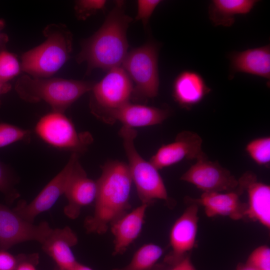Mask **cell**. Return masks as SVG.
<instances>
[{"mask_svg":"<svg viewBox=\"0 0 270 270\" xmlns=\"http://www.w3.org/2000/svg\"><path fill=\"white\" fill-rule=\"evenodd\" d=\"M171 266L166 270H196L188 256H185L178 262L170 264ZM150 270H160L156 264Z\"/></svg>","mask_w":270,"mask_h":270,"instance_id":"d6a6232c","label":"cell"},{"mask_svg":"<svg viewBox=\"0 0 270 270\" xmlns=\"http://www.w3.org/2000/svg\"><path fill=\"white\" fill-rule=\"evenodd\" d=\"M54 270H60L57 266H56Z\"/></svg>","mask_w":270,"mask_h":270,"instance_id":"74e56055","label":"cell"},{"mask_svg":"<svg viewBox=\"0 0 270 270\" xmlns=\"http://www.w3.org/2000/svg\"><path fill=\"white\" fill-rule=\"evenodd\" d=\"M34 131L50 146L80 155L92 142L88 132H78L72 120L64 112H58L52 110L43 116L36 123Z\"/></svg>","mask_w":270,"mask_h":270,"instance_id":"52a82bcc","label":"cell"},{"mask_svg":"<svg viewBox=\"0 0 270 270\" xmlns=\"http://www.w3.org/2000/svg\"><path fill=\"white\" fill-rule=\"evenodd\" d=\"M247 266L256 270L270 269V248L262 246L256 248L249 256Z\"/></svg>","mask_w":270,"mask_h":270,"instance_id":"83f0119b","label":"cell"},{"mask_svg":"<svg viewBox=\"0 0 270 270\" xmlns=\"http://www.w3.org/2000/svg\"><path fill=\"white\" fill-rule=\"evenodd\" d=\"M270 270V269H269V270Z\"/></svg>","mask_w":270,"mask_h":270,"instance_id":"f35d334b","label":"cell"},{"mask_svg":"<svg viewBox=\"0 0 270 270\" xmlns=\"http://www.w3.org/2000/svg\"><path fill=\"white\" fill-rule=\"evenodd\" d=\"M196 160L180 177V180L190 183L204 192H228L236 190L238 180L218 162L204 156Z\"/></svg>","mask_w":270,"mask_h":270,"instance_id":"30bf717a","label":"cell"},{"mask_svg":"<svg viewBox=\"0 0 270 270\" xmlns=\"http://www.w3.org/2000/svg\"><path fill=\"white\" fill-rule=\"evenodd\" d=\"M11 87V85L8 82H4L0 80V96L9 92Z\"/></svg>","mask_w":270,"mask_h":270,"instance_id":"e575fe53","label":"cell"},{"mask_svg":"<svg viewBox=\"0 0 270 270\" xmlns=\"http://www.w3.org/2000/svg\"><path fill=\"white\" fill-rule=\"evenodd\" d=\"M96 182L94 212L86 218L84 227L88 233L102 234L130 208L132 180L128 164L118 160L108 162L102 166Z\"/></svg>","mask_w":270,"mask_h":270,"instance_id":"6da1fadb","label":"cell"},{"mask_svg":"<svg viewBox=\"0 0 270 270\" xmlns=\"http://www.w3.org/2000/svg\"><path fill=\"white\" fill-rule=\"evenodd\" d=\"M243 190L238 184L234 191L226 193L204 192L199 198H188V200L192 203L202 206L208 217L222 216L238 220L246 216L247 204L242 203L239 198Z\"/></svg>","mask_w":270,"mask_h":270,"instance_id":"2e32d148","label":"cell"},{"mask_svg":"<svg viewBox=\"0 0 270 270\" xmlns=\"http://www.w3.org/2000/svg\"><path fill=\"white\" fill-rule=\"evenodd\" d=\"M119 134L128 158L132 182L142 204L149 206L156 200L168 202V192L158 170L142 158L136 150L134 142L137 132L134 128L122 126Z\"/></svg>","mask_w":270,"mask_h":270,"instance_id":"5b68a950","label":"cell"},{"mask_svg":"<svg viewBox=\"0 0 270 270\" xmlns=\"http://www.w3.org/2000/svg\"><path fill=\"white\" fill-rule=\"evenodd\" d=\"M169 114L166 109L129 102L117 108L102 111L95 116L106 122L119 121L122 126L134 128L161 124Z\"/></svg>","mask_w":270,"mask_h":270,"instance_id":"4fadbf2b","label":"cell"},{"mask_svg":"<svg viewBox=\"0 0 270 270\" xmlns=\"http://www.w3.org/2000/svg\"><path fill=\"white\" fill-rule=\"evenodd\" d=\"M97 191L96 180L88 178L80 164L79 158L75 162L64 192L68 204L64 208L69 218H78L84 206L94 202Z\"/></svg>","mask_w":270,"mask_h":270,"instance_id":"5bb4252c","label":"cell"},{"mask_svg":"<svg viewBox=\"0 0 270 270\" xmlns=\"http://www.w3.org/2000/svg\"><path fill=\"white\" fill-rule=\"evenodd\" d=\"M20 260V254L14 256L6 250H0V270H15Z\"/></svg>","mask_w":270,"mask_h":270,"instance_id":"4dcf8cb0","label":"cell"},{"mask_svg":"<svg viewBox=\"0 0 270 270\" xmlns=\"http://www.w3.org/2000/svg\"><path fill=\"white\" fill-rule=\"evenodd\" d=\"M106 2L104 0H80L75 2L74 10L79 20H84L102 10Z\"/></svg>","mask_w":270,"mask_h":270,"instance_id":"f1b7e54d","label":"cell"},{"mask_svg":"<svg viewBox=\"0 0 270 270\" xmlns=\"http://www.w3.org/2000/svg\"><path fill=\"white\" fill-rule=\"evenodd\" d=\"M78 242L76 234L70 227L52 228L42 244V249L60 270H73L78 262L72 248Z\"/></svg>","mask_w":270,"mask_h":270,"instance_id":"ac0fdd59","label":"cell"},{"mask_svg":"<svg viewBox=\"0 0 270 270\" xmlns=\"http://www.w3.org/2000/svg\"><path fill=\"white\" fill-rule=\"evenodd\" d=\"M124 6L122 1H116L100 28L82 42L76 60L86 63V74L94 68L108 71L122 64L128 54L127 30L132 20Z\"/></svg>","mask_w":270,"mask_h":270,"instance_id":"7a4b0ae2","label":"cell"},{"mask_svg":"<svg viewBox=\"0 0 270 270\" xmlns=\"http://www.w3.org/2000/svg\"><path fill=\"white\" fill-rule=\"evenodd\" d=\"M21 71V64L16 54L6 50H0V80L8 82Z\"/></svg>","mask_w":270,"mask_h":270,"instance_id":"484cf974","label":"cell"},{"mask_svg":"<svg viewBox=\"0 0 270 270\" xmlns=\"http://www.w3.org/2000/svg\"><path fill=\"white\" fill-rule=\"evenodd\" d=\"M31 135L32 132L29 130L7 123H0V148L18 142L28 143Z\"/></svg>","mask_w":270,"mask_h":270,"instance_id":"cb8c5ba5","label":"cell"},{"mask_svg":"<svg viewBox=\"0 0 270 270\" xmlns=\"http://www.w3.org/2000/svg\"><path fill=\"white\" fill-rule=\"evenodd\" d=\"M39 256L37 253L26 254H20V260L15 270H37Z\"/></svg>","mask_w":270,"mask_h":270,"instance_id":"1f68e13d","label":"cell"},{"mask_svg":"<svg viewBox=\"0 0 270 270\" xmlns=\"http://www.w3.org/2000/svg\"><path fill=\"white\" fill-rule=\"evenodd\" d=\"M73 270H92L90 268L86 266L84 264L79 263H77L76 266Z\"/></svg>","mask_w":270,"mask_h":270,"instance_id":"d590c367","label":"cell"},{"mask_svg":"<svg viewBox=\"0 0 270 270\" xmlns=\"http://www.w3.org/2000/svg\"><path fill=\"white\" fill-rule=\"evenodd\" d=\"M238 184L248 194L246 216L263 226L270 228V187L257 181L256 175L247 172L239 179Z\"/></svg>","mask_w":270,"mask_h":270,"instance_id":"e0dca14e","label":"cell"},{"mask_svg":"<svg viewBox=\"0 0 270 270\" xmlns=\"http://www.w3.org/2000/svg\"><path fill=\"white\" fill-rule=\"evenodd\" d=\"M80 154L72 153L64 168L29 204L20 200L13 210L24 220L33 223L35 218L51 208L64 192L74 164Z\"/></svg>","mask_w":270,"mask_h":270,"instance_id":"8fae6325","label":"cell"},{"mask_svg":"<svg viewBox=\"0 0 270 270\" xmlns=\"http://www.w3.org/2000/svg\"><path fill=\"white\" fill-rule=\"evenodd\" d=\"M52 229L46 222L35 225L23 219L13 209L0 204V250H7L30 240L42 244Z\"/></svg>","mask_w":270,"mask_h":270,"instance_id":"9c48e42d","label":"cell"},{"mask_svg":"<svg viewBox=\"0 0 270 270\" xmlns=\"http://www.w3.org/2000/svg\"><path fill=\"white\" fill-rule=\"evenodd\" d=\"M4 25V22L2 20H0V50H6V44L8 41V36L2 32Z\"/></svg>","mask_w":270,"mask_h":270,"instance_id":"836d02e7","label":"cell"},{"mask_svg":"<svg viewBox=\"0 0 270 270\" xmlns=\"http://www.w3.org/2000/svg\"><path fill=\"white\" fill-rule=\"evenodd\" d=\"M158 48L148 42L128 52L122 63L132 83V95L139 100L156 97L158 92Z\"/></svg>","mask_w":270,"mask_h":270,"instance_id":"8992f818","label":"cell"},{"mask_svg":"<svg viewBox=\"0 0 270 270\" xmlns=\"http://www.w3.org/2000/svg\"><path fill=\"white\" fill-rule=\"evenodd\" d=\"M239 270H256L248 266H245L244 268H240Z\"/></svg>","mask_w":270,"mask_h":270,"instance_id":"8d00e7d4","label":"cell"},{"mask_svg":"<svg viewBox=\"0 0 270 270\" xmlns=\"http://www.w3.org/2000/svg\"><path fill=\"white\" fill-rule=\"evenodd\" d=\"M163 254L162 248L154 244H145L134 254L126 266L113 270H150Z\"/></svg>","mask_w":270,"mask_h":270,"instance_id":"603a6c76","label":"cell"},{"mask_svg":"<svg viewBox=\"0 0 270 270\" xmlns=\"http://www.w3.org/2000/svg\"><path fill=\"white\" fill-rule=\"evenodd\" d=\"M15 184L16 179L12 171L0 160V192L10 204L20 196L19 192L14 187Z\"/></svg>","mask_w":270,"mask_h":270,"instance_id":"4316f807","label":"cell"},{"mask_svg":"<svg viewBox=\"0 0 270 270\" xmlns=\"http://www.w3.org/2000/svg\"><path fill=\"white\" fill-rule=\"evenodd\" d=\"M94 82L58 78H38L28 74L20 76L15 90L24 101L36 103L44 101L52 111L64 112L74 102L90 92Z\"/></svg>","mask_w":270,"mask_h":270,"instance_id":"277c9868","label":"cell"},{"mask_svg":"<svg viewBox=\"0 0 270 270\" xmlns=\"http://www.w3.org/2000/svg\"><path fill=\"white\" fill-rule=\"evenodd\" d=\"M202 139L196 133L184 130L174 142L162 146L150 162L158 170L174 164L184 159H198L206 156L202 150Z\"/></svg>","mask_w":270,"mask_h":270,"instance_id":"7c38bea8","label":"cell"},{"mask_svg":"<svg viewBox=\"0 0 270 270\" xmlns=\"http://www.w3.org/2000/svg\"><path fill=\"white\" fill-rule=\"evenodd\" d=\"M148 206L142 204L110 225L114 237V255L122 254L140 235L144 223Z\"/></svg>","mask_w":270,"mask_h":270,"instance_id":"d6986e66","label":"cell"},{"mask_svg":"<svg viewBox=\"0 0 270 270\" xmlns=\"http://www.w3.org/2000/svg\"><path fill=\"white\" fill-rule=\"evenodd\" d=\"M133 86L132 80L122 66L108 70L100 81L94 83L90 90L91 112L95 116L129 102Z\"/></svg>","mask_w":270,"mask_h":270,"instance_id":"ba28073f","label":"cell"},{"mask_svg":"<svg viewBox=\"0 0 270 270\" xmlns=\"http://www.w3.org/2000/svg\"><path fill=\"white\" fill-rule=\"evenodd\" d=\"M162 2L160 0H138L136 20H141L146 26L157 6Z\"/></svg>","mask_w":270,"mask_h":270,"instance_id":"f546056e","label":"cell"},{"mask_svg":"<svg viewBox=\"0 0 270 270\" xmlns=\"http://www.w3.org/2000/svg\"><path fill=\"white\" fill-rule=\"evenodd\" d=\"M198 204L192 203L174 223L170 235L172 250L165 258L166 263L173 264L178 262L193 248L198 229Z\"/></svg>","mask_w":270,"mask_h":270,"instance_id":"9a60e30c","label":"cell"},{"mask_svg":"<svg viewBox=\"0 0 270 270\" xmlns=\"http://www.w3.org/2000/svg\"><path fill=\"white\" fill-rule=\"evenodd\" d=\"M43 34L45 40L21 57L22 70L34 78L53 76L66 62L72 51V34L65 25H48Z\"/></svg>","mask_w":270,"mask_h":270,"instance_id":"3957f363","label":"cell"},{"mask_svg":"<svg viewBox=\"0 0 270 270\" xmlns=\"http://www.w3.org/2000/svg\"><path fill=\"white\" fill-rule=\"evenodd\" d=\"M256 0H213L209 6V18L216 26L228 27L235 22V16L249 13Z\"/></svg>","mask_w":270,"mask_h":270,"instance_id":"7402d4cb","label":"cell"},{"mask_svg":"<svg viewBox=\"0 0 270 270\" xmlns=\"http://www.w3.org/2000/svg\"><path fill=\"white\" fill-rule=\"evenodd\" d=\"M230 58L232 74L240 72L270 78L269 45L236 52Z\"/></svg>","mask_w":270,"mask_h":270,"instance_id":"ffe728a7","label":"cell"},{"mask_svg":"<svg viewBox=\"0 0 270 270\" xmlns=\"http://www.w3.org/2000/svg\"><path fill=\"white\" fill-rule=\"evenodd\" d=\"M246 152L259 165H268L270 162V138L262 137L254 139L246 147Z\"/></svg>","mask_w":270,"mask_h":270,"instance_id":"d4e9b609","label":"cell"},{"mask_svg":"<svg viewBox=\"0 0 270 270\" xmlns=\"http://www.w3.org/2000/svg\"><path fill=\"white\" fill-rule=\"evenodd\" d=\"M210 90L202 77L191 70L180 72L173 84V96L176 101L186 108L200 102Z\"/></svg>","mask_w":270,"mask_h":270,"instance_id":"44dd1931","label":"cell"}]
</instances>
